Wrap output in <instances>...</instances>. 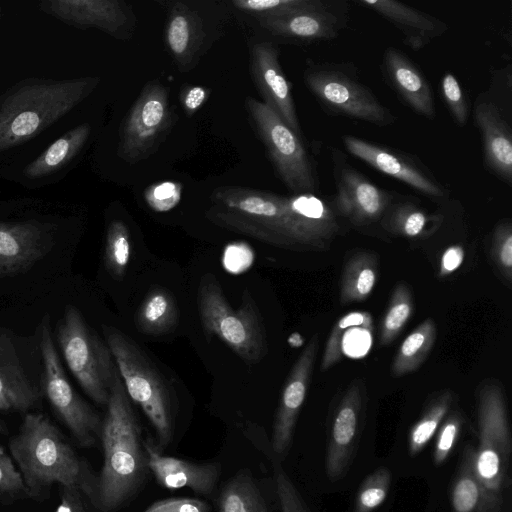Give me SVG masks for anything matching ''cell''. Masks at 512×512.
Wrapping results in <instances>:
<instances>
[{
  "instance_id": "cell-1",
  "label": "cell",
  "mask_w": 512,
  "mask_h": 512,
  "mask_svg": "<svg viewBox=\"0 0 512 512\" xmlns=\"http://www.w3.org/2000/svg\"><path fill=\"white\" fill-rule=\"evenodd\" d=\"M8 449L26 496L40 500L59 484L81 492L95 507L98 477L44 414L25 413Z\"/></svg>"
},
{
  "instance_id": "cell-2",
  "label": "cell",
  "mask_w": 512,
  "mask_h": 512,
  "mask_svg": "<svg viewBox=\"0 0 512 512\" xmlns=\"http://www.w3.org/2000/svg\"><path fill=\"white\" fill-rule=\"evenodd\" d=\"M106 407L100 433L104 460L95 508L113 512L140 491L149 471L141 429L117 367Z\"/></svg>"
},
{
  "instance_id": "cell-3",
  "label": "cell",
  "mask_w": 512,
  "mask_h": 512,
  "mask_svg": "<svg viewBox=\"0 0 512 512\" xmlns=\"http://www.w3.org/2000/svg\"><path fill=\"white\" fill-rule=\"evenodd\" d=\"M99 78L22 81L0 99V150L19 145L67 114L97 86Z\"/></svg>"
},
{
  "instance_id": "cell-4",
  "label": "cell",
  "mask_w": 512,
  "mask_h": 512,
  "mask_svg": "<svg viewBox=\"0 0 512 512\" xmlns=\"http://www.w3.org/2000/svg\"><path fill=\"white\" fill-rule=\"evenodd\" d=\"M104 334L126 392L153 426L156 444L162 451L174 436L177 409L174 390L130 338L111 327L105 328Z\"/></svg>"
},
{
  "instance_id": "cell-5",
  "label": "cell",
  "mask_w": 512,
  "mask_h": 512,
  "mask_svg": "<svg viewBox=\"0 0 512 512\" xmlns=\"http://www.w3.org/2000/svg\"><path fill=\"white\" fill-rule=\"evenodd\" d=\"M198 309L203 330L217 336L244 361L255 364L268 352L266 331L259 308L246 289L239 308L227 301L215 275L202 276L198 287Z\"/></svg>"
},
{
  "instance_id": "cell-6",
  "label": "cell",
  "mask_w": 512,
  "mask_h": 512,
  "mask_svg": "<svg viewBox=\"0 0 512 512\" xmlns=\"http://www.w3.org/2000/svg\"><path fill=\"white\" fill-rule=\"evenodd\" d=\"M478 446L475 467L485 491L501 512H510L511 432L501 387L485 384L477 400Z\"/></svg>"
},
{
  "instance_id": "cell-7",
  "label": "cell",
  "mask_w": 512,
  "mask_h": 512,
  "mask_svg": "<svg viewBox=\"0 0 512 512\" xmlns=\"http://www.w3.org/2000/svg\"><path fill=\"white\" fill-rule=\"evenodd\" d=\"M56 335L66 365L81 388L95 403L106 406L116 369L108 345L73 305L66 306Z\"/></svg>"
},
{
  "instance_id": "cell-8",
  "label": "cell",
  "mask_w": 512,
  "mask_h": 512,
  "mask_svg": "<svg viewBox=\"0 0 512 512\" xmlns=\"http://www.w3.org/2000/svg\"><path fill=\"white\" fill-rule=\"evenodd\" d=\"M304 81L328 113L380 127L391 125L396 120L369 87L340 65L312 64L304 71Z\"/></svg>"
},
{
  "instance_id": "cell-9",
  "label": "cell",
  "mask_w": 512,
  "mask_h": 512,
  "mask_svg": "<svg viewBox=\"0 0 512 512\" xmlns=\"http://www.w3.org/2000/svg\"><path fill=\"white\" fill-rule=\"evenodd\" d=\"M245 104L281 181L294 194H315L317 175L301 137L264 102L248 97Z\"/></svg>"
},
{
  "instance_id": "cell-10",
  "label": "cell",
  "mask_w": 512,
  "mask_h": 512,
  "mask_svg": "<svg viewBox=\"0 0 512 512\" xmlns=\"http://www.w3.org/2000/svg\"><path fill=\"white\" fill-rule=\"evenodd\" d=\"M42 389L51 407L77 442L92 447L100 438L102 420L76 393L67 379L50 330V317L41 323Z\"/></svg>"
},
{
  "instance_id": "cell-11",
  "label": "cell",
  "mask_w": 512,
  "mask_h": 512,
  "mask_svg": "<svg viewBox=\"0 0 512 512\" xmlns=\"http://www.w3.org/2000/svg\"><path fill=\"white\" fill-rule=\"evenodd\" d=\"M172 125L168 91L158 81L147 83L134 102L120 131L119 156L129 163L153 154Z\"/></svg>"
},
{
  "instance_id": "cell-12",
  "label": "cell",
  "mask_w": 512,
  "mask_h": 512,
  "mask_svg": "<svg viewBox=\"0 0 512 512\" xmlns=\"http://www.w3.org/2000/svg\"><path fill=\"white\" fill-rule=\"evenodd\" d=\"M331 156L338 214L357 227L380 222L394 193L380 188L351 166L339 149L332 148Z\"/></svg>"
},
{
  "instance_id": "cell-13",
  "label": "cell",
  "mask_w": 512,
  "mask_h": 512,
  "mask_svg": "<svg viewBox=\"0 0 512 512\" xmlns=\"http://www.w3.org/2000/svg\"><path fill=\"white\" fill-rule=\"evenodd\" d=\"M343 143L350 154L414 190L431 198L447 197L446 188L415 155L351 135L343 136Z\"/></svg>"
},
{
  "instance_id": "cell-14",
  "label": "cell",
  "mask_w": 512,
  "mask_h": 512,
  "mask_svg": "<svg viewBox=\"0 0 512 512\" xmlns=\"http://www.w3.org/2000/svg\"><path fill=\"white\" fill-rule=\"evenodd\" d=\"M39 7L45 13L76 28H97L123 40L133 33L134 16L122 1L46 0Z\"/></svg>"
},
{
  "instance_id": "cell-15",
  "label": "cell",
  "mask_w": 512,
  "mask_h": 512,
  "mask_svg": "<svg viewBox=\"0 0 512 512\" xmlns=\"http://www.w3.org/2000/svg\"><path fill=\"white\" fill-rule=\"evenodd\" d=\"M318 350V335H314L295 361L282 390L276 411L272 449L278 456L288 451L302 405L305 401Z\"/></svg>"
},
{
  "instance_id": "cell-16",
  "label": "cell",
  "mask_w": 512,
  "mask_h": 512,
  "mask_svg": "<svg viewBox=\"0 0 512 512\" xmlns=\"http://www.w3.org/2000/svg\"><path fill=\"white\" fill-rule=\"evenodd\" d=\"M363 416V389L359 383H353L336 407L328 432L326 471L330 478H339L349 467L362 431Z\"/></svg>"
},
{
  "instance_id": "cell-17",
  "label": "cell",
  "mask_w": 512,
  "mask_h": 512,
  "mask_svg": "<svg viewBox=\"0 0 512 512\" xmlns=\"http://www.w3.org/2000/svg\"><path fill=\"white\" fill-rule=\"evenodd\" d=\"M250 70L264 103L301 137L291 84L280 66L277 47L270 42L255 43L250 49Z\"/></svg>"
},
{
  "instance_id": "cell-18",
  "label": "cell",
  "mask_w": 512,
  "mask_h": 512,
  "mask_svg": "<svg viewBox=\"0 0 512 512\" xmlns=\"http://www.w3.org/2000/svg\"><path fill=\"white\" fill-rule=\"evenodd\" d=\"M53 246V231L37 221L0 222V276L23 273Z\"/></svg>"
},
{
  "instance_id": "cell-19",
  "label": "cell",
  "mask_w": 512,
  "mask_h": 512,
  "mask_svg": "<svg viewBox=\"0 0 512 512\" xmlns=\"http://www.w3.org/2000/svg\"><path fill=\"white\" fill-rule=\"evenodd\" d=\"M346 2L321 1L317 6L283 18H257L273 35L301 41L331 40L348 19Z\"/></svg>"
},
{
  "instance_id": "cell-20",
  "label": "cell",
  "mask_w": 512,
  "mask_h": 512,
  "mask_svg": "<svg viewBox=\"0 0 512 512\" xmlns=\"http://www.w3.org/2000/svg\"><path fill=\"white\" fill-rule=\"evenodd\" d=\"M475 123L483 140L487 169L507 185L512 184V130L508 119L487 92L480 94L473 108Z\"/></svg>"
},
{
  "instance_id": "cell-21",
  "label": "cell",
  "mask_w": 512,
  "mask_h": 512,
  "mask_svg": "<svg viewBox=\"0 0 512 512\" xmlns=\"http://www.w3.org/2000/svg\"><path fill=\"white\" fill-rule=\"evenodd\" d=\"M148 469L158 484L166 489L188 488L197 494L208 496L213 493L221 465L217 462H193L162 454L156 442L144 440Z\"/></svg>"
},
{
  "instance_id": "cell-22",
  "label": "cell",
  "mask_w": 512,
  "mask_h": 512,
  "mask_svg": "<svg viewBox=\"0 0 512 512\" xmlns=\"http://www.w3.org/2000/svg\"><path fill=\"white\" fill-rule=\"evenodd\" d=\"M385 81L415 113L433 119L436 114L433 91L418 66L395 47L385 50L382 59Z\"/></svg>"
},
{
  "instance_id": "cell-23",
  "label": "cell",
  "mask_w": 512,
  "mask_h": 512,
  "mask_svg": "<svg viewBox=\"0 0 512 512\" xmlns=\"http://www.w3.org/2000/svg\"><path fill=\"white\" fill-rule=\"evenodd\" d=\"M362 5L390 22L403 35V42L417 51L448 30V25L437 17L394 0H361Z\"/></svg>"
},
{
  "instance_id": "cell-24",
  "label": "cell",
  "mask_w": 512,
  "mask_h": 512,
  "mask_svg": "<svg viewBox=\"0 0 512 512\" xmlns=\"http://www.w3.org/2000/svg\"><path fill=\"white\" fill-rule=\"evenodd\" d=\"M41 392L28 378L8 333L0 328V411L27 413Z\"/></svg>"
},
{
  "instance_id": "cell-25",
  "label": "cell",
  "mask_w": 512,
  "mask_h": 512,
  "mask_svg": "<svg viewBox=\"0 0 512 512\" xmlns=\"http://www.w3.org/2000/svg\"><path fill=\"white\" fill-rule=\"evenodd\" d=\"M199 15L184 2H173L164 31L165 44L176 64L188 68L203 42Z\"/></svg>"
},
{
  "instance_id": "cell-26",
  "label": "cell",
  "mask_w": 512,
  "mask_h": 512,
  "mask_svg": "<svg viewBox=\"0 0 512 512\" xmlns=\"http://www.w3.org/2000/svg\"><path fill=\"white\" fill-rule=\"evenodd\" d=\"M444 222L441 213L430 214L415 199L395 194L380 223L388 232L412 239H426Z\"/></svg>"
},
{
  "instance_id": "cell-27",
  "label": "cell",
  "mask_w": 512,
  "mask_h": 512,
  "mask_svg": "<svg viewBox=\"0 0 512 512\" xmlns=\"http://www.w3.org/2000/svg\"><path fill=\"white\" fill-rule=\"evenodd\" d=\"M451 507L452 512H501L478 478L471 444L464 448L452 481Z\"/></svg>"
},
{
  "instance_id": "cell-28",
  "label": "cell",
  "mask_w": 512,
  "mask_h": 512,
  "mask_svg": "<svg viewBox=\"0 0 512 512\" xmlns=\"http://www.w3.org/2000/svg\"><path fill=\"white\" fill-rule=\"evenodd\" d=\"M179 320L173 295L166 289L151 290L135 314L137 329L147 335H163L173 330Z\"/></svg>"
},
{
  "instance_id": "cell-29",
  "label": "cell",
  "mask_w": 512,
  "mask_h": 512,
  "mask_svg": "<svg viewBox=\"0 0 512 512\" xmlns=\"http://www.w3.org/2000/svg\"><path fill=\"white\" fill-rule=\"evenodd\" d=\"M90 132L88 123L69 130L26 166L25 175L36 179L59 170L81 150Z\"/></svg>"
},
{
  "instance_id": "cell-30",
  "label": "cell",
  "mask_w": 512,
  "mask_h": 512,
  "mask_svg": "<svg viewBox=\"0 0 512 512\" xmlns=\"http://www.w3.org/2000/svg\"><path fill=\"white\" fill-rule=\"evenodd\" d=\"M378 278V260L375 254L360 252L345 264L341 285L340 302L343 305L367 299L375 288Z\"/></svg>"
},
{
  "instance_id": "cell-31",
  "label": "cell",
  "mask_w": 512,
  "mask_h": 512,
  "mask_svg": "<svg viewBox=\"0 0 512 512\" xmlns=\"http://www.w3.org/2000/svg\"><path fill=\"white\" fill-rule=\"evenodd\" d=\"M436 336L435 321L427 318L400 345L391 365V375L401 377L417 370L431 352Z\"/></svg>"
},
{
  "instance_id": "cell-32",
  "label": "cell",
  "mask_w": 512,
  "mask_h": 512,
  "mask_svg": "<svg viewBox=\"0 0 512 512\" xmlns=\"http://www.w3.org/2000/svg\"><path fill=\"white\" fill-rule=\"evenodd\" d=\"M218 512H269L265 498L251 474L241 471L221 489Z\"/></svg>"
},
{
  "instance_id": "cell-33",
  "label": "cell",
  "mask_w": 512,
  "mask_h": 512,
  "mask_svg": "<svg viewBox=\"0 0 512 512\" xmlns=\"http://www.w3.org/2000/svg\"><path fill=\"white\" fill-rule=\"evenodd\" d=\"M453 401V395L446 391L436 397L426 408L421 418L409 433L408 447L412 455L419 453L438 431Z\"/></svg>"
},
{
  "instance_id": "cell-34",
  "label": "cell",
  "mask_w": 512,
  "mask_h": 512,
  "mask_svg": "<svg viewBox=\"0 0 512 512\" xmlns=\"http://www.w3.org/2000/svg\"><path fill=\"white\" fill-rule=\"evenodd\" d=\"M131 258V238L126 224L121 220L110 222L105 239L104 263L115 280H121Z\"/></svg>"
},
{
  "instance_id": "cell-35",
  "label": "cell",
  "mask_w": 512,
  "mask_h": 512,
  "mask_svg": "<svg viewBox=\"0 0 512 512\" xmlns=\"http://www.w3.org/2000/svg\"><path fill=\"white\" fill-rule=\"evenodd\" d=\"M413 312V298L409 287L398 283L393 289L387 310L380 325V343L387 345L400 334Z\"/></svg>"
},
{
  "instance_id": "cell-36",
  "label": "cell",
  "mask_w": 512,
  "mask_h": 512,
  "mask_svg": "<svg viewBox=\"0 0 512 512\" xmlns=\"http://www.w3.org/2000/svg\"><path fill=\"white\" fill-rule=\"evenodd\" d=\"M322 0H234L238 10L257 18H283L317 6Z\"/></svg>"
},
{
  "instance_id": "cell-37",
  "label": "cell",
  "mask_w": 512,
  "mask_h": 512,
  "mask_svg": "<svg viewBox=\"0 0 512 512\" xmlns=\"http://www.w3.org/2000/svg\"><path fill=\"white\" fill-rule=\"evenodd\" d=\"M372 321L369 312H350L339 318L327 339L321 361L322 371H326L337 364L343 357V337L346 330L353 326Z\"/></svg>"
},
{
  "instance_id": "cell-38",
  "label": "cell",
  "mask_w": 512,
  "mask_h": 512,
  "mask_svg": "<svg viewBox=\"0 0 512 512\" xmlns=\"http://www.w3.org/2000/svg\"><path fill=\"white\" fill-rule=\"evenodd\" d=\"M390 483L391 475L386 468L369 475L358 490L354 512H373L386 499Z\"/></svg>"
},
{
  "instance_id": "cell-39",
  "label": "cell",
  "mask_w": 512,
  "mask_h": 512,
  "mask_svg": "<svg viewBox=\"0 0 512 512\" xmlns=\"http://www.w3.org/2000/svg\"><path fill=\"white\" fill-rule=\"evenodd\" d=\"M491 258L504 279L512 281V224L509 220L498 223L492 237Z\"/></svg>"
},
{
  "instance_id": "cell-40",
  "label": "cell",
  "mask_w": 512,
  "mask_h": 512,
  "mask_svg": "<svg viewBox=\"0 0 512 512\" xmlns=\"http://www.w3.org/2000/svg\"><path fill=\"white\" fill-rule=\"evenodd\" d=\"M463 425V418L458 412H453L445 417L438 429L437 438L433 450V460L436 465H441L452 451Z\"/></svg>"
},
{
  "instance_id": "cell-41",
  "label": "cell",
  "mask_w": 512,
  "mask_h": 512,
  "mask_svg": "<svg viewBox=\"0 0 512 512\" xmlns=\"http://www.w3.org/2000/svg\"><path fill=\"white\" fill-rule=\"evenodd\" d=\"M443 99L454 121L464 126L468 120V103L466 96L457 80L451 73H445L441 80Z\"/></svg>"
},
{
  "instance_id": "cell-42",
  "label": "cell",
  "mask_w": 512,
  "mask_h": 512,
  "mask_svg": "<svg viewBox=\"0 0 512 512\" xmlns=\"http://www.w3.org/2000/svg\"><path fill=\"white\" fill-rule=\"evenodd\" d=\"M144 197L152 210L166 212L180 202L181 185L172 181L157 183L145 190Z\"/></svg>"
},
{
  "instance_id": "cell-43",
  "label": "cell",
  "mask_w": 512,
  "mask_h": 512,
  "mask_svg": "<svg viewBox=\"0 0 512 512\" xmlns=\"http://www.w3.org/2000/svg\"><path fill=\"white\" fill-rule=\"evenodd\" d=\"M275 486L281 512H310L293 482L280 466L275 469Z\"/></svg>"
},
{
  "instance_id": "cell-44",
  "label": "cell",
  "mask_w": 512,
  "mask_h": 512,
  "mask_svg": "<svg viewBox=\"0 0 512 512\" xmlns=\"http://www.w3.org/2000/svg\"><path fill=\"white\" fill-rule=\"evenodd\" d=\"M26 495L22 477L10 454L0 445V496Z\"/></svg>"
},
{
  "instance_id": "cell-45",
  "label": "cell",
  "mask_w": 512,
  "mask_h": 512,
  "mask_svg": "<svg viewBox=\"0 0 512 512\" xmlns=\"http://www.w3.org/2000/svg\"><path fill=\"white\" fill-rule=\"evenodd\" d=\"M143 512H209V506L199 499L170 498L154 502Z\"/></svg>"
},
{
  "instance_id": "cell-46",
  "label": "cell",
  "mask_w": 512,
  "mask_h": 512,
  "mask_svg": "<svg viewBox=\"0 0 512 512\" xmlns=\"http://www.w3.org/2000/svg\"><path fill=\"white\" fill-rule=\"evenodd\" d=\"M243 243L227 246L224 254V264L231 272H240L251 264L253 259L250 249Z\"/></svg>"
},
{
  "instance_id": "cell-47",
  "label": "cell",
  "mask_w": 512,
  "mask_h": 512,
  "mask_svg": "<svg viewBox=\"0 0 512 512\" xmlns=\"http://www.w3.org/2000/svg\"><path fill=\"white\" fill-rule=\"evenodd\" d=\"M464 249L460 245H452L443 253L440 261V276L445 277L459 268L464 259Z\"/></svg>"
},
{
  "instance_id": "cell-48",
  "label": "cell",
  "mask_w": 512,
  "mask_h": 512,
  "mask_svg": "<svg viewBox=\"0 0 512 512\" xmlns=\"http://www.w3.org/2000/svg\"><path fill=\"white\" fill-rule=\"evenodd\" d=\"M61 502L55 512H87L83 503V497L81 492L61 487Z\"/></svg>"
},
{
  "instance_id": "cell-49",
  "label": "cell",
  "mask_w": 512,
  "mask_h": 512,
  "mask_svg": "<svg viewBox=\"0 0 512 512\" xmlns=\"http://www.w3.org/2000/svg\"><path fill=\"white\" fill-rule=\"evenodd\" d=\"M207 90L204 87L192 86L182 95V102L187 114H193L206 100Z\"/></svg>"
},
{
  "instance_id": "cell-50",
  "label": "cell",
  "mask_w": 512,
  "mask_h": 512,
  "mask_svg": "<svg viewBox=\"0 0 512 512\" xmlns=\"http://www.w3.org/2000/svg\"><path fill=\"white\" fill-rule=\"evenodd\" d=\"M7 433V428L3 422L0 421V434Z\"/></svg>"
},
{
  "instance_id": "cell-51",
  "label": "cell",
  "mask_w": 512,
  "mask_h": 512,
  "mask_svg": "<svg viewBox=\"0 0 512 512\" xmlns=\"http://www.w3.org/2000/svg\"><path fill=\"white\" fill-rule=\"evenodd\" d=\"M0 17H1V7H0Z\"/></svg>"
}]
</instances>
